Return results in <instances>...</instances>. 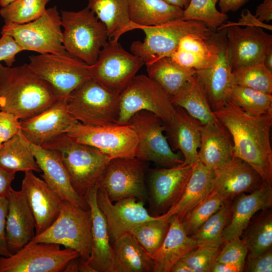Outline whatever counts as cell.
Segmentation results:
<instances>
[{
	"instance_id": "6da1fadb",
	"label": "cell",
	"mask_w": 272,
	"mask_h": 272,
	"mask_svg": "<svg viewBox=\"0 0 272 272\" xmlns=\"http://www.w3.org/2000/svg\"><path fill=\"white\" fill-rule=\"evenodd\" d=\"M214 113L231 135L234 157L247 163L259 173L263 183L272 186V111L250 115L228 100Z\"/></svg>"
},
{
	"instance_id": "7a4b0ae2",
	"label": "cell",
	"mask_w": 272,
	"mask_h": 272,
	"mask_svg": "<svg viewBox=\"0 0 272 272\" xmlns=\"http://www.w3.org/2000/svg\"><path fill=\"white\" fill-rule=\"evenodd\" d=\"M62 98L28 63L8 66L0 63V110L24 120L44 111Z\"/></svg>"
},
{
	"instance_id": "3957f363",
	"label": "cell",
	"mask_w": 272,
	"mask_h": 272,
	"mask_svg": "<svg viewBox=\"0 0 272 272\" xmlns=\"http://www.w3.org/2000/svg\"><path fill=\"white\" fill-rule=\"evenodd\" d=\"M41 147L58 153L74 189L84 198L93 188L98 187L111 159L99 150L76 142L66 133Z\"/></svg>"
},
{
	"instance_id": "277c9868",
	"label": "cell",
	"mask_w": 272,
	"mask_h": 272,
	"mask_svg": "<svg viewBox=\"0 0 272 272\" xmlns=\"http://www.w3.org/2000/svg\"><path fill=\"white\" fill-rule=\"evenodd\" d=\"M60 15L65 51L92 65L108 40L105 25L87 7L77 12L61 10Z\"/></svg>"
},
{
	"instance_id": "5b68a950",
	"label": "cell",
	"mask_w": 272,
	"mask_h": 272,
	"mask_svg": "<svg viewBox=\"0 0 272 272\" xmlns=\"http://www.w3.org/2000/svg\"><path fill=\"white\" fill-rule=\"evenodd\" d=\"M92 217L86 210L63 200L60 213L44 231L35 235L31 242L52 243L77 251L87 261L92 247Z\"/></svg>"
},
{
	"instance_id": "8992f818",
	"label": "cell",
	"mask_w": 272,
	"mask_h": 272,
	"mask_svg": "<svg viewBox=\"0 0 272 272\" xmlns=\"http://www.w3.org/2000/svg\"><path fill=\"white\" fill-rule=\"evenodd\" d=\"M66 106L71 116L83 124L117 123L119 95L109 91L91 78L70 93Z\"/></svg>"
},
{
	"instance_id": "52a82bcc",
	"label": "cell",
	"mask_w": 272,
	"mask_h": 272,
	"mask_svg": "<svg viewBox=\"0 0 272 272\" xmlns=\"http://www.w3.org/2000/svg\"><path fill=\"white\" fill-rule=\"evenodd\" d=\"M145 34L143 41H135L130 46L131 52L145 64L159 58L169 57L176 49L180 39L188 34L209 39L214 32L201 22L182 19L140 28Z\"/></svg>"
},
{
	"instance_id": "ba28073f",
	"label": "cell",
	"mask_w": 272,
	"mask_h": 272,
	"mask_svg": "<svg viewBox=\"0 0 272 272\" xmlns=\"http://www.w3.org/2000/svg\"><path fill=\"white\" fill-rule=\"evenodd\" d=\"M175 107L171 97L154 81L145 75H136L119 95L117 124H127L135 113L150 111L165 123H169Z\"/></svg>"
},
{
	"instance_id": "9c48e42d",
	"label": "cell",
	"mask_w": 272,
	"mask_h": 272,
	"mask_svg": "<svg viewBox=\"0 0 272 272\" xmlns=\"http://www.w3.org/2000/svg\"><path fill=\"white\" fill-rule=\"evenodd\" d=\"M28 64L48 83L61 98H67L78 87L91 78L90 65L66 51L29 57Z\"/></svg>"
},
{
	"instance_id": "30bf717a",
	"label": "cell",
	"mask_w": 272,
	"mask_h": 272,
	"mask_svg": "<svg viewBox=\"0 0 272 272\" xmlns=\"http://www.w3.org/2000/svg\"><path fill=\"white\" fill-rule=\"evenodd\" d=\"M61 18L57 7L46 9L37 19L24 24H5L1 34L11 36L24 51L39 54H62L66 52L62 45Z\"/></svg>"
},
{
	"instance_id": "8fae6325",
	"label": "cell",
	"mask_w": 272,
	"mask_h": 272,
	"mask_svg": "<svg viewBox=\"0 0 272 272\" xmlns=\"http://www.w3.org/2000/svg\"><path fill=\"white\" fill-rule=\"evenodd\" d=\"M128 123L137 136L135 157L163 167H171L183 163L181 153H175L171 149L164 134L165 123L155 114L146 110L140 111L131 117Z\"/></svg>"
},
{
	"instance_id": "7c38bea8",
	"label": "cell",
	"mask_w": 272,
	"mask_h": 272,
	"mask_svg": "<svg viewBox=\"0 0 272 272\" xmlns=\"http://www.w3.org/2000/svg\"><path fill=\"white\" fill-rule=\"evenodd\" d=\"M145 63L118 42L108 40L96 62L90 65L91 78L117 95L126 88Z\"/></svg>"
},
{
	"instance_id": "4fadbf2b",
	"label": "cell",
	"mask_w": 272,
	"mask_h": 272,
	"mask_svg": "<svg viewBox=\"0 0 272 272\" xmlns=\"http://www.w3.org/2000/svg\"><path fill=\"white\" fill-rule=\"evenodd\" d=\"M79 257L77 251L57 244L30 241L9 257L0 256V272H63Z\"/></svg>"
},
{
	"instance_id": "5bb4252c",
	"label": "cell",
	"mask_w": 272,
	"mask_h": 272,
	"mask_svg": "<svg viewBox=\"0 0 272 272\" xmlns=\"http://www.w3.org/2000/svg\"><path fill=\"white\" fill-rule=\"evenodd\" d=\"M66 133L76 142L95 148L111 159L135 157L137 136L128 123L88 125L77 122Z\"/></svg>"
},
{
	"instance_id": "9a60e30c",
	"label": "cell",
	"mask_w": 272,
	"mask_h": 272,
	"mask_svg": "<svg viewBox=\"0 0 272 272\" xmlns=\"http://www.w3.org/2000/svg\"><path fill=\"white\" fill-rule=\"evenodd\" d=\"M147 166L135 157L111 159L98 184L112 201L133 197L146 202L148 192L145 175Z\"/></svg>"
},
{
	"instance_id": "2e32d148",
	"label": "cell",
	"mask_w": 272,
	"mask_h": 272,
	"mask_svg": "<svg viewBox=\"0 0 272 272\" xmlns=\"http://www.w3.org/2000/svg\"><path fill=\"white\" fill-rule=\"evenodd\" d=\"M193 164H182L149 171L148 201L154 216L167 213L182 195Z\"/></svg>"
},
{
	"instance_id": "e0dca14e",
	"label": "cell",
	"mask_w": 272,
	"mask_h": 272,
	"mask_svg": "<svg viewBox=\"0 0 272 272\" xmlns=\"http://www.w3.org/2000/svg\"><path fill=\"white\" fill-rule=\"evenodd\" d=\"M225 28L232 71L245 65L263 62L272 49V35L262 28L232 25Z\"/></svg>"
},
{
	"instance_id": "ac0fdd59",
	"label": "cell",
	"mask_w": 272,
	"mask_h": 272,
	"mask_svg": "<svg viewBox=\"0 0 272 272\" xmlns=\"http://www.w3.org/2000/svg\"><path fill=\"white\" fill-rule=\"evenodd\" d=\"M97 203L104 214L111 242L147 221L158 216L150 214L145 203L135 198L122 199L113 203L103 190L98 188Z\"/></svg>"
},
{
	"instance_id": "d6986e66",
	"label": "cell",
	"mask_w": 272,
	"mask_h": 272,
	"mask_svg": "<svg viewBox=\"0 0 272 272\" xmlns=\"http://www.w3.org/2000/svg\"><path fill=\"white\" fill-rule=\"evenodd\" d=\"M211 37L218 47V59L213 66L196 71L195 75L214 111L224 107L228 101V93L232 85V70L228 55L226 28L213 33Z\"/></svg>"
},
{
	"instance_id": "ffe728a7",
	"label": "cell",
	"mask_w": 272,
	"mask_h": 272,
	"mask_svg": "<svg viewBox=\"0 0 272 272\" xmlns=\"http://www.w3.org/2000/svg\"><path fill=\"white\" fill-rule=\"evenodd\" d=\"M210 193L219 195L225 203L241 193L252 192L263 184L259 173L242 159L233 157L213 170Z\"/></svg>"
},
{
	"instance_id": "44dd1931",
	"label": "cell",
	"mask_w": 272,
	"mask_h": 272,
	"mask_svg": "<svg viewBox=\"0 0 272 272\" xmlns=\"http://www.w3.org/2000/svg\"><path fill=\"white\" fill-rule=\"evenodd\" d=\"M35 221V235L47 229L58 216L63 200L32 171L25 172L21 189Z\"/></svg>"
},
{
	"instance_id": "7402d4cb",
	"label": "cell",
	"mask_w": 272,
	"mask_h": 272,
	"mask_svg": "<svg viewBox=\"0 0 272 272\" xmlns=\"http://www.w3.org/2000/svg\"><path fill=\"white\" fill-rule=\"evenodd\" d=\"M67 98H62L44 111L20 120L21 132L30 143L41 146L55 137L66 133L77 121L70 114Z\"/></svg>"
},
{
	"instance_id": "603a6c76",
	"label": "cell",
	"mask_w": 272,
	"mask_h": 272,
	"mask_svg": "<svg viewBox=\"0 0 272 272\" xmlns=\"http://www.w3.org/2000/svg\"><path fill=\"white\" fill-rule=\"evenodd\" d=\"M29 145L36 161L43 172L41 177L47 185L63 200L89 210V206L85 199L74 189L67 171L58 153L54 150L30 142Z\"/></svg>"
},
{
	"instance_id": "cb8c5ba5",
	"label": "cell",
	"mask_w": 272,
	"mask_h": 272,
	"mask_svg": "<svg viewBox=\"0 0 272 272\" xmlns=\"http://www.w3.org/2000/svg\"><path fill=\"white\" fill-rule=\"evenodd\" d=\"M7 197L8 201L7 240L8 248L14 254L35 236V221L21 190L12 188Z\"/></svg>"
},
{
	"instance_id": "d4e9b609",
	"label": "cell",
	"mask_w": 272,
	"mask_h": 272,
	"mask_svg": "<svg viewBox=\"0 0 272 272\" xmlns=\"http://www.w3.org/2000/svg\"><path fill=\"white\" fill-rule=\"evenodd\" d=\"M175 107L172 120L165 124V136L171 149L181 153L183 164H193L198 160L201 124L182 108Z\"/></svg>"
},
{
	"instance_id": "484cf974",
	"label": "cell",
	"mask_w": 272,
	"mask_h": 272,
	"mask_svg": "<svg viewBox=\"0 0 272 272\" xmlns=\"http://www.w3.org/2000/svg\"><path fill=\"white\" fill-rule=\"evenodd\" d=\"M98 188H93L85 197L92 217V247L87 262L95 272H113L112 244L105 217L97 203Z\"/></svg>"
},
{
	"instance_id": "4316f807",
	"label": "cell",
	"mask_w": 272,
	"mask_h": 272,
	"mask_svg": "<svg viewBox=\"0 0 272 272\" xmlns=\"http://www.w3.org/2000/svg\"><path fill=\"white\" fill-rule=\"evenodd\" d=\"M237 196L232 203L230 221L223 232L224 241L240 237L257 212L271 207L272 186L263 183L250 194L241 193Z\"/></svg>"
},
{
	"instance_id": "83f0119b",
	"label": "cell",
	"mask_w": 272,
	"mask_h": 272,
	"mask_svg": "<svg viewBox=\"0 0 272 272\" xmlns=\"http://www.w3.org/2000/svg\"><path fill=\"white\" fill-rule=\"evenodd\" d=\"M234 157L232 139L219 121L201 125L198 161L214 170Z\"/></svg>"
},
{
	"instance_id": "f1b7e54d",
	"label": "cell",
	"mask_w": 272,
	"mask_h": 272,
	"mask_svg": "<svg viewBox=\"0 0 272 272\" xmlns=\"http://www.w3.org/2000/svg\"><path fill=\"white\" fill-rule=\"evenodd\" d=\"M219 49L211 36L188 34L180 40L170 58L178 65L195 71L210 68L218 59Z\"/></svg>"
},
{
	"instance_id": "f546056e",
	"label": "cell",
	"mask_w": 272,
	"mask_h": 272,
	"mask_svg": "<svg viewBox=\"0 0 272 272\" xmlns=\"http://www.w3.org/2000/svg\"><path fill=\"white\" fill-rule=\"evenodd\" d=\"M169 219L170 226L167 235L152 256L153 272H170L174 263L197 247L195 241L187 234L182 221L177 216L173 215Z\"/></svg>"
},
{
	"instance_id": "4dcf8cb0",
	"label": "cell",
	"mask_w": 272,
	"mask_h": 272,
	"mask_svg": "<svg viewBox=\"0 0 272 272\" xmlns=\"http://www.w3.org/2000/svg\"><path fill=\"white\" fill-rule=\"evenodd\" d=\"M213 173V170L199 161L194 163L182 195L174 206L162 215L163 218L168 219L176 215L182 221L189 212L210 193Z\"/></svg>"
},
{
	"instance_id": "1f68e13d",
	"label": "cell",
	"mask_w": 272,
	"mask_h": 272,
	"mask_svg": "<svg viewBox=\"0 0 272 272\" xmlns=\"http://www.w3.org/2000/svg\"><path fill=\"white\" fill-rule=\"evenodd\" d=\"M113 272H151L154 262L131 233L112 242Z\"/></svg>"
},
{
	"instance_id": "d6a6232c",
	"label": "cell",
	"mask_w": 272,
	"mask_h": 272,
	"mask_svg": "<svg viewBox=\"0 0 272 272\" xmlns=\"http://www.w3.org/2000/svg\"><path fill=\"white\" fill-rule=\"evenodd\" d=\"M87 7L105 25L108 40L118 41L122 34L134 30L128 0H88Z\"/></svg>"
},
{
	"instance_id": "836d02e7",
	"label": "cell",
	"mask_w": 272,
	"mask_h": 272,
	"mask_svg": "<svg viewBox=\"0 0 272 272\" xmlns=\"http://www.w3.org/2000/svg\"><path fill=\"white\" fill-rule=\"evenodd\" d=\"M129 16L133 29L182 19L183 10L162 0H128Z\"/></svg>"
},
{
	"instance_id": "e575fe53",
	"label": "cell",
	"mask_w": 272,
	"mask_h": 272,
	"mask_svg": "<svg viewBox=\"0 0 272 272\" xmlns=\"http://www.w3.org/2000/svg\"><path fill=\"white\" fill-rule=\"evenodd\" d=\"M171 99L202 125L218 121L195 74Z\"/></svg>"
},
{
	"instance_id": "d590c367",
	"label": "cell",
	"mask_w": 272,
	"mask_h": 272,
	"mask_svg": "<svg viewBox=\"0 0 272 272\" xmlns=\"http://www.w3.org/2000/svg\"><path fill=\"white\" fill-rule=\"evenodd\" d=\"M148 76L170 97L174 96L195 74L196 71L181 67L169 57L146 64Z\"/></svg>"
},
{
	"instance_id": "8d00e7d4",
	"label": "cell",
	"mask_w": 272,
	"mask_h": 272,
	"mask_svg": "<svg viewBox=\"0 0 272 272\" xmlns=\"http://www.w3.org/2000/svg\"><path fill=\"white\" fill-rule=\"evenodd\" d=\"M0 167L14 173L29 171L41 172L29 142L22 132L3 144L0 149Z\"/></svg>"
},
{
	"instance_id": "74e56055",
	"label": "cell",
	"mask_w": 272,
	"mask_h": 272,
	"mask_svg": "<svg viewBox=\"0 0 272 272\" xmlns=\"http://www.w3.org/2000/svg\"><path fill=\"white\" fill-rule=\"evenodd\" d=\"M232 208V202L224 203L217 212L190 236L197 246H221L224 242L223 232L230 221Z\"/></svg>"
},
{
	"instance_id": "f35d334b",
	"label": "cell",
	"mask_w": 272,
	"mask_h": 272,
	"mask_svg": "<svg viewBox=\"0 0 272 272\" xmlns=\"http://www.w3.org/2000/svg\"><path fill=\"white\" fill-rule=\"evenodd\" d=\"M228 98L250 115L259 116L272 111V95L250 88L232 85Z\"/></svg>"
},
{
	"instance_id": "ab89813d",
	"label": "cell",
	"mask_w": 272,
	"mask_h": 272,
	"mask_svg": "<svg viewBox=\"0 0 272 272\" xmlns=\"http://www.w3.org/2000/svg\"><path fill=\"white\" fill-rule=\"evenodd\" d=\"M266 210L245 232L243 240L248 250L247 258L272 249V214Z\"/></svg>"
},
{
	"instance_id": "60d3db41",
	"label": "cell",
	"mask_w": 272,
	"mask_h": 272,
	"mask_svg": "<svg viewBox=\"0 0 272 272\" xmlns=\"http://www.w3.org/2000/svg\"><path fill=\"white\" fill-rule=\"evenodd\" d=\"M231 82L232 85L272 94V72L263 62L245 65L232 71Z\"/></svg>"
},
{
	"instance_id": "b9f144b4",
	"label": "cell",
	"mask_w": 272,
	"mask_h": 272,
	"mask_svg": "<svg viewBox=\"0 0 272 272\" xmlns=\"http://www.w3.org/2000/svg\"><path fill=\"white\" fill-rule=\"evenodd\" d=\"M170 226L169 219L159 216L134 229L131 234L152 257L162 244Z\"/></svg>"
},
{
	"instance_id": "7bdbcfd3",
	"label": "cell",
	"mask_w": 272,
	"mask_h": 272,
	"mask_svg": "<svg viewBox=\"0 0 272 272\" xmlns=\"http://www.w3.org/2000/svg\"><path fill=\"white\" fill-rule=\"evenodd\" d=\"M219 0H190L183 10L182 20H194L202 23L213 32H216L228 18L226 14L216 8Z\"/></svg>"
},
{
	"instance_id": "ee69618b",
	"label": "cell",
	"mask_w": 272,
	"mask_h": 272,
	"mask_svg": "<svg viewBox=\"0 0 272 272\" xmlns=\"http://www.w3.org/2000/svg\"><path fill=\"white\" fill-rule=\"evenodd\" d=\"M50 0H15L0 9L5 24H21L31 22L45 12Z\"/></svg>"
},
{
	"instance_id": "f6af8a7d",
	"label": "cell",
	"mask_w": 272,
	"mask_h": 272,
	"mask_svg": "<svg viewBox=\"0 0 272 272\" xmlns=\"http://www.w3.org/2000/svg\"><path fill=\"white\" fill-rule=\"evenodd\" d=\"M218 194L210 193L185 216L182 223L187 234L190 236L224 204Z\"/></svg>"
},
{
	"instance_id": "bcb514c9",
	"label": "cell",
	"mask_w": 272,
	"mask_h": 272,
	"mask_svg": "<svg viewBox=\"0 0 272 272\" xmlns=\"http://www.w3.org/2000/svg\"><path fill=\"white\" fill-rule=\"evenodd\" d=\"M221 247L197 246L181 258L192 272H211Z\"/></svg>"
},
{
	"instance_id": "7dc6e473",
	"label": "cell",
	"mask_w": 272,
	"mask_h": 272,
	"mask_svg": "<svg viewBox=\"0 0 272 272\" xmlns=\"http://www.w3.org/2000/svg\"><path fill=\"white\" fill-rule=\"evenodd\" d=\"M248 250L244 240L240 237L224 241L216 261L236 265L243 271Z\"/></svg>"
},
{
	"instance_id": "c3c4849f",
	"label": "cell",
	"mask_w": 272,
	"mask_h": 272,
	"mask_svg": "<svg viewBox=\"0 0 272 272\" xmlns=\"http://www.w3.org/2000/svg\"><path fill=\"white\" fill-rule=\"evenodd\" d=\"M21 132L20 120L10 113L0 110V143Z\"/></svg>"
},
{
	"instance_id": "681fc988",
	"label": "cell",
	"mask_w": 272,
	"mask_h": 272,
	"mask_svg": "<svg viewBox=\"0 0 272 272\" xmlns=\"http://www.w3.org/2000/svg\"><path fill=\"white\" fill-rule=\"evenodd\" d=\"M24 51L22 47L11 36L2 34L0 37V62L4 61L8 66H13L16 56Z\"/></svg>"
},
{
	"instance_id": "f907efd6",
	"label": "cell",
	"mask_w": 272,
	"mask_h": 272,
	"mask_svg": "<svg viewBox=\"0 0 272 272\" xmlns=\"http://www.w3.org/2000/svg\"><path fill=\"white\" fill-rule=\"evenodd\" d=\"M243 271L247 272H271L272 249L254 258H247Z\"/></svg>"
},
{
	"instance_id": "816d5d0a",
	"label": "cell",
	"mask_w": 272,
	"mask_h": 272,
	"mask_svg": "<svg viewBox=\"0 0 272 272\" xmlns=\"http://www.w3.org/2000/svg\"><path fill=\"white\" fill-rule=\"evenodd\" d=\"M8 211L7 197L0 196V256L4 257H9L12 254L8 248L6 235Z\"/></svg>"
},
{
	"instance_id": "f5cc1de1",
	"label": "cell",
	"mask_w": 272,
	"mask_h": 272,
	"mask_svg": "<svg viewBox=\"0 0 272 272\" xmlns=\"http://www.w3.org/2000/svg\"><path fill=\"white\" fill-rule=\"evenodd\" d=\"M232 25L255 26L269 30H272V25L259 21L248 9H245L243 11L241 14V17L237 22H228L227 24H223L217 29L216 31Z\"/></svg>"
},
{
	"instance_id": "db71d44e",
	"label": "cell",
	"mask_w": 272,
	"mask_h": 272,
	"mask_svg": "<svg viewBox=\"0 0 272 272\" xmlns=\"http://www.w3.org/2000/svg\"><path fill=\"white\" fill-rule=\"evenodd\" d=\"M15 174L0 167V196H8L12 188L11 184L15 179Z\"/></svg>"
},
{
	"instance_id": "11a10c76",
	"label": "cell",
	"mask_w": 272,
	"mask_h": 272,
	"mask_svg": "<svg viewBox=\"0 0 272 272\" xmlns=\"http://www.w3.org/2000/svg\"><path fill=\"white\" fill-rule=\"evenodd\" d=\"M255 16L261 22L268 23L272 20V0H263L257 7Z\"/></svg>"
},
{
	"instance_id": "9f6ffc18",
	"label": "cell",
	"mask_w": 272,
	"mask_h": 272,
	"mask_svg": "<svg viewBox=\"0 0 272 272\" xmlns=\"http://www.w3.org/2000/svg\"><path fill=\"white\" fill-rule=\"evenodd\" d=\"M249 0H219L218 5L220 12L223 13L235 12L242 7Z\"/></svg>"
},
{
	"instance_id": "6f0895ef",
	"label": "cell",
	"mask_w": 272,
	"mask_h": 272,
	"mask_svg": "<svg viewBox=\"0 0 272 272\" xmlns=\"http://www.w3.org/2000/svg\"><path fill=\"white\" fill-rule=\"evenodd\" d=\"M243 270L239 267L226 263L215 261L211 272H241Z\"/></svg>"
},
{
	"instance_id": "680465c9",
	"label": "cell",
	"mask_w": 272,
	"mask_h": 272,
	"mask_svg": "<svg viewBox=\"0 0 272 272\" xmlns=\"http://www.w3.org/2000/svg\"><path fill=\"white\" fill-rule=\"evenodd\" d=\"M170 272H192L190 267L181 259L177 261L171 268Z\"/></svg>"
},
{
	"instance_id": "91938a15",
	"label": "cell",
	"mask_w": 272,
	"mask_h": 272,
	"mask_svg": "<svg viewBox=\"0 0 272 272\" xmlns=\"http://www.w3.org/2000/svg\"><path fill=\"white\" fill-rule=\"evenodd\" d=\"M166 3L179 7L181 9L187 8L190 0H162Z\"/></svg>"
},
{
	"instance_id": "94428289",
	"label": "cell",
	"mask_w": 272,
	"mask_h": 272,
	"mask_svg": "<svg viewBox=\"0 0 272 272\" xmlns=\"http://www.w3.org/2000/svg\"><path fill=\"white\" fill-rule=\"evenodd\" d=\"M263 63L268 70L272 72V49L266 54Z\"/></svg>"
},
{
	"instance_id": "6125c7cd",
	"label": "cell",
	"mask_w": 272,
	"mask_h": 272,
	"mask_svg": "<svg viewBox=\"0 0 272 272\" xmlns=\"http://www.w3.org/2000/svg\"><path fill=\"white\" fill-rule=\"evenodd\" d=\"M15 0H0V6L4 7Z\"/></svg>"
},
{
	"instance_id": "be15d7a7",
	"label": "cell",
	"mask_w": 272,
	"mask_h": 272,
	"mask_svg": "<svg viewBox=\"0 0 272 272\" xmlns=\"http://www.w3.org/2000/svg\"><path fill=\"white\" fill-rule=\"evenodd\" d=\"M2 145H3V144L2 143H0V149L1 148V147H2Z\"/></svg>"
}]
</instances>
